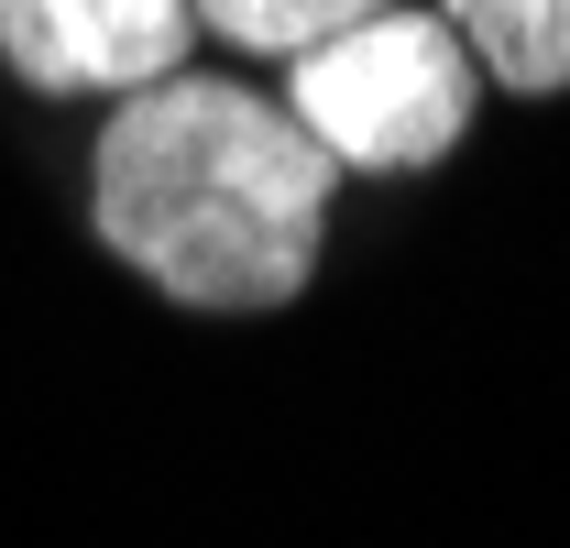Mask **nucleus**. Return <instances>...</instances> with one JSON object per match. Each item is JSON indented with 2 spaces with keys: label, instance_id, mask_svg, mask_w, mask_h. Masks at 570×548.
I'll return each instance as SVG.
<instances>
[{
  "label": "nucleus",
  "instance_id": "obj_1",
  "mask_svg": "<svg viewBox=\"0 0 570 548\" xmlns=\"http://www.w3.org/2000/svg\"><path fill=\"white\" fill-rule=\"evenodd\" d=\"M341 165L242 77L176 67L110 110L88 154V219L121 264L198 319H275L307 296Z\"/></svg>",
  "mask_w": 570,
  "mask_h": 548
},
{
  "label": "nucleus",
  "instance_id": "obj_2",
  "mask_svg": "<svg viewBox=\"0 0 570 548\" xmlns=\"http://www.w3.org/2000/svg\"><path fill=\"white\" fill-rule=\"evenodd\" d=\"M472 99H483L472 45L417 0H395L373 22H341L307 56H285V121L341 176H428L472 133Z\"/></svg>",
  "mask_w": 570,
  "mask_h": 548
},
{
  "label": "nucleus",
  "instance_id": "obj_3",
  "mask_svg": "<svg viewBox=\"0 0 570 548\" xmlns=\"http://www.w3.org/2000/svg\"><path fill=\"white\" fill-rule=\"evenodd\" d=\"M198 56L187 0H0V67L33 99H132Z\"/></svg>",
  "mask_w": 570,
  "mask_h": 548
},
{
  "label": "nucleus",
  "instance_id": "obj_4",
  "mask_svg": "<svg viewBox=\"0 0 570 548\" xmlns=\"http://www.w3.org/2000/svg\"><path fill=\"white\" fill-rule=\"evenodd\" d=\"M439 22L515 99H560L570 88V0H439Z\"/></svg>",
  "mask_w": 570,
  "mask_h": 548
},
{
  "label": "nucleus",
  "instance_id": "obj_5",
  "mask_svg": "<svg viewBox=\"0 0 570 548\" xmlns=\"http://www.w3.org/2000/svg\"><path fill=\"white\" fill-rule=\"evenodd\" d=\"M209 33H230L242 56H307L318 33H341V22H373V11H395V0H187Z\"/></svg>",
  "mask_w": 570,
  "mask_h": 548
}]
</instances>
